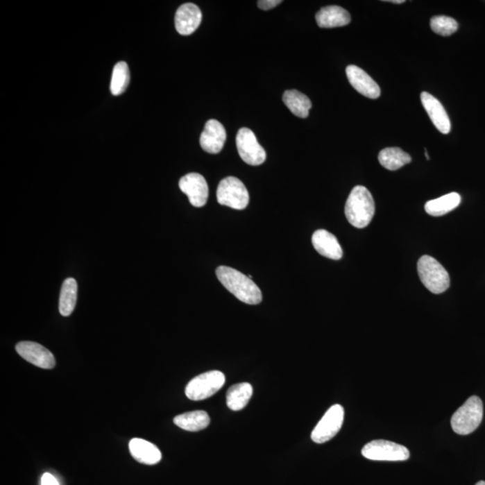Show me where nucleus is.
Instances as JSON below:
<instances>
[{
    "label": "nucleus",
    "instance_id": "obj_1",
    "mask_svg": "<svg viewBox=\"0 0 485 485\" xmlns=\"http://www.w3.org/2000/svg\"><path fill=\"white\" fill-rule=\"evenodd\" d=\"M216 275L222 285L240 301L248 305H258L262 300L261 289L248 276L233 268L221 266Z\"/></svg>",
    "mask_w": 485,
    "mask_h": 485
},
{
    "label": "nucleus",
    "instance_id": "obj_2",
    "mask_svg": "<svg viewBox=\"0 0 485 485\" xmlns=\"http://www.w3.org/2000/svg\"><path fill=\"white\" fill-rule=\"evenodd\" d=\"M375 214V203L370 191L364 186H356L350 192L346 204V216L350 225L364 228L370 225Z\"/></svg>",
    "mask_w": 485,
    "mask_h": 485
},
{
    "label": "nucleus",
    "instance_id": "obj_3",
    "mask_svg": "<svg viewBox=\"0 0 485 485\" xmlns=\"http://www.w3.org/2000/svg\"><path fill=\"white\" fill-rule=\"evenodd\" d=\"M483 402L477 395H473L459 407L451 418V427L459 435L474 432L483 420Z\"/></svg>",
    "mask_w": 485,
    "mask_h": 485
},
{
    "label": "nucleus",
    "instance_id": "obj_4",
    "mask_svg": "<svg viewBox=\"0 0 485 485\" xmlns=\"http://www.w3.org/2000/svg\"><path fill=\"white\" fill-rule=\"evenodd\" d=\"M417 269L420 282L429 291L441 294L450 288V278L448 271L432 256H422L418 262Z\"/></svg>",
    "mask_w": 485,
    "mask_h": 485
},
{
    "label": "nucleus",
    "instance_id": "obj_5",
    "mask_svg": "<svg viewBox=\"0 0 485 485\" xmlns=\"http://www.w3.org/2000/svg\"><path fill=\"white\" fill-rule=\"evenodd\" d=\"M225 375L221 371L205 372L195 377L188 383L185 395L192 401H203L212 398L225 385Z\"/></svg>",
    "mask_w": 485,
    "mask_h": 485
},
{
    "label": "nucleus",
    "instance_id": "obj_6",
    "mask_svg": "<svg viewBox=\"0 0 485 485\" xmlns=\"http://www.w3.org/2000/svg\"><path fill=\"white\" fill-rule=\"evenodd\" d=\"M216 199L221 205L235 210L246 209L249 203L248 191L239 178L228 176L219 182Z\"/></svg>",
    "mask_w": 485,
    "mask_h": 485
},
{
    "label": "nucleus",
    "instance_id": "obj_7",
    "mask_svg": "<svg viewBox=\"0 0 485 485\" xmlns=\"http://www.w3.org/2000/svg\"><path fill=\"white\" fill-rule=\"evenodd\" d=\"M361 454L365 459L374 461H405L410 457V451L407 447L384 439L366 444Z\"/></svg>",
    "mask_w": 485,
    "mask_h": 485
},
{
    "label": "nucleus",
    "instance_id": "obj_8",
    "mask_svg": "<svg viewBox=\"0 0 485 485\" xmlns=\"http://www.w3.org/2000/svg\"><path fill=\"white\" fill-rule=\"evenodd\" d=\"M344 409L340 405H332L317 423L311 433V439L317 444L331 441L343 426Z\"/></svg>",
    "mask_w": 485,
    "mask_h": 485
},
{
    "label": "nucleus",
    "instance_id": "obj_9",
    "mask_svg": "<svg viewBox=\"0 0 485 485\" xmlns=\"http://www.w3.org/2000/svg\"><path fill=\"white\" fill-rule=\"evenodd\" d=\"M236 143L240 158L250 166H260L266 160V152L259 144L255 133L248 128H242L239 130Z\"/></svg>",
    "mask_w": 485,
    "mask_h": 485
},
{
    "label": "nucleus",
    "instance_id": "obj_10",
    "mask_svg": "<svg viewBox=\"0 0 485 485\" xmlns=\"http://www.w3.org/2000/svg\"><path fill=\"white\" fill-rule=\"evenodd\" d=\"M179 188L187 195L192 205L196 208L203 207L208 201V184L200 173H191L182 176L179 181Z\"/></svg>",
    "mask_w": 485,
    "mask_h": 485
},
{
    "label": "nucleus",
    "instance_id": "obj_11",
    "mask_svg": "<svg viewBox=\"0 0 485 485\" xmlns=\"http://www.w3.org/2000/svg\"><path fill=\"white\" fill-rule=\"evenodd\" d=\"M16 350L24 359L36 367L51 370L56 365L53 353L35 341H20L17 344Z\"/></svg>",
    "mask_w": 485,
    "mask_h": 485
},
{
    "label": "nucleus",
    "instance_id": "obj_12",
    "mask_svg": "<svg viewBox=\"0 0 485 485\" xmlns=\"http://www.w3.org/2000/svg\"><path fill=\"white\" fill-rule=\"evenodd\" d=\"M227 139V133L219 121L212 119L207 121L201 133L200 144L207 153L218 154L222 151Z\"/></svg>",
    "mask_w": 485,
    "mask_h": 485
},
{
    "label": "nucleus",
    "instance_id": "obj_13",
    "mask_svg": "<svg viewBox=\"0 0 485 485\" xmlns=\"http://www.w3.org/2000/svg\"><path fill=\"white\" fill-rule=\"evenodd\" d=\"M346 75L350 84L362 96L371 99L380 96V87L368 73L355 65L347 67Z\"/></svg>",
    "mask_w": 485,
    "mask_h": 485
},
{
    "label": "nucleus",
    "instance_id": "obj_14",
    "mask_svg": "<svg viewBox=\"0 0 485 485\" xmlns=\"http://www.w3.org/2000/svg\"><path fill=\"white\" fill-rule=\"evenodd\" d=\"M203 14L193 3H186L178 9L176 14V29L181 35H190L200 26Z\"/></svg>",
    "mask_w": 485,
    "mask_h": 485
},
{
    "label": "nucleus",
    "instance_id": "obj_15",
    "mask_svg": "<svg viewBox=\"0 0 485 485\" xmlns=\"http://www.w3.org/2000/svg\"><path fill=\"white\" fill-rule=\"evenodd\" d=\"M420 100H422L423 108L426 110L427 114H429L435 127L441 133H450L451 130L450 117H448L446 110L441 105V103L428 92L420 94Z\"/></svg>",
    "mask_w": 485,
    "mask_h": 485
},
{
    "label": "nucleus",
    "instance_id": "obj_16",
    "mask_svg": "<svg viewBox=\"0 0 485 485\" xmlns=\"http://www.w3.org/2000/svg\"><path fill=\"white\" fill-rule=\"evenodd\" d=\"M312 244L320 255L332 260H340L343 257V249L337 237L325 230H316L313 234Z\"/></svg>",
    "mask_w": 485,
    "mask_h": 485
},
{
    "label": "nucleus",
    "instance_id": "obj_17",
    "mask_svg": "<svg viewBox=\"0 0 485 485\" xmlns=\"http://www.w3.org/2000/svg\"><path fill=\"white\" fill-rule=\"evenodd\" d=\"M129 448L131 456L136 461L149 466L160 462L161 451L151 442L135 438L130 441Z\"/></svg>",
    "mask_w": 485,
    "mask_h": 485
},
{
    "label": "nucleus",
    "instance_id": "obj_18",
    "mask_svg": "<svg viewBox=\"0 0 485 485\" xmlns=\"http://www.w3.org/2000/svg\"><path fill=\"white\" fill-rule=\"evenodd\" d=\"M316 20L321 28H334L347 26L352 18L346 9L338 6H328L317 12Z\"/></svg>",
    "mask_w": 485,
    "mask_h": 485
},
{
    "label": "nucleus",
    "instance_id": "obj_19",
    "mask_svg": "<svg viewBox=\"0 0 485 485\" xmlns=\"http://www.w3.org/2000/svg\"><path fill=\"white\" fill-rule=\"evenodd\" d=\"M173 423L185 431L200 432L209 426L210 419L205 411H194L176 416Z\"/></svg>",
    "mask_w": 485,
    "mask_h": 485
},
{
    "label": "nucleus",
    "instance_id": "obj_20",
    "mask_svg": "<svg viewBox=\"0 0 485 485\" xmlns=\"http://www.w3.org/2000/svg\"><path fill=\"white\" fill-rule=\"evenodd\" d=\"M253 395V386L249 383L232 386L227 393V405L232 411H241L248 405Z\"/></svg>",
    "mask_w": 485,
    "mask_h": 485
},
{
    "label": "nucleus",
    "instance_id": "obj_21",
    "mask_svg": "<svg viewBox=\"0 0 485 485\" xmlns=\"http://www.w3.org/2000/svg\"><path fill=\"white\" fill-rule=\"evenodd\" d=\"M78 298V283L73 278L64 280L60 291L59 310L63 316H69L75 309Z\"/></svg>",
    "mask_w": 485,
    "mask_h": 485
},
{
    "label": "nucleus",
    "instance_id": "obj_22",
    "mask_svg": "<svg viewBox=\"0 0 485 485\" xmlns=\"http://www.w3.org/2000/svg\"><path fill=\"white\" fill-rule=\"evenodd\" d=\"M283 102L293 114L300 118H307L312 108L310 99L298 90H287L283 94Z\"/></svg>",
    "mask_w": 485,
    "mask_h": 485
},
{
    "label": "nucleus",
    "instance_id": "obj_23",
    "mask_svg": "<svg viewBox=\"0 0 485 485\" xmlns=\"http://www.w3.org/2000/svg\"><path fill=\"white\" fill-rule=\"evenodd\" d=\"M461 203V196L457 193H451L438 199L428 201L425 204V210L429 215L441 216L452 212Z\"/></svg>",
    "mask_w": 485,
    "mask_h": 485
},
{
    "label": "nucleus",
    "instance_id": "obj_24",
    "mask_svg": "<svg viewBox=\"0 0 485 485\" xmlns=\"http://www.w3.org/2000/svg\"><path fill=\"white\" fill-rule=\"evenodd\" d=\"M378 161L387 170L395 171L411 163L410 155L399 148H386L380 151Z\"/></svg>",
    "mask_w": 485,
    "mask_h": 485
},
{
    "label": "nucleus",
    "instance_id": "obj_25",
    "mask_svg": "<svg viewBox=\"0 0 485 485\" xmlns=\"http://www.w3.org/2000/svg\"><path fill=\"white\" fill-rule=\"evenodd\" d=\"M130 79V69L128 64L120 62L116 64L112 71L111 80V92L114 96H120L125 92L129 85Z\"/></svg>",
    "mask_w": 485,
    "mask_h": 485
},
{
    "label": "nucleus",
    "instance_id": "obj_26",
    "mask_svg": "<svg viewBox=\"0 0 485 485\" xmlns=\"http://www.w3.org/2000/svg\"><path fill=\"white\" fill-rule=\"evenodd\" d=\"M431 27L437 35L450 36L459 29V24L452 17L438 16L432 18Z\"/></svg>",
    "mask_w": 485,
    "mask_h": 485
},
{
    "label": "nucleus",
    "instance_id": "obj_27",
    "mask_svg": "<svg viewBox=\"0 0 485 485\" xmlns=\"http://www.w3.org/2000/svg\"><path fill=\"white\" fill-rule=\"evenodd\" d=\"M280 3H282V0H260L257 2V6L262 10H270V9L276 8Z\"/></svg>",
    "mask_w": 485,
    "mask_h": 485
},
{
    "label": "nucleus",
    "instance_id": "obj_28",
    "mask_svg": "<svg viewBox=\"0 0 485 485\" xmlns=\"http://www.w3.org/2000/svg\"><path fill=\"white\" fill-rule=\"evenodd\" d=\"M42 485H60V484L53 475L45 473L42 477Z\"/></svg>",
    "mask_w": 485,
    "mask_h": 485
},
{
    "label": "nucleus",
    "instance_id": "obj_29",
    "mask_svg": "<svg viewBox=\"0 0 485 485\" xmlns=\"http://www.w3.org/2000/svg\"><path fill=\"white\" fill-rule=\"evenodd\" d=\"M387 2L393 3V4H402L405 0H387Z\"/></svg>",
    "mask_w": 485,
    "mask_h": 485
},
{
    "label": "nucleus",
    "instance_id": "obj_30",
    "mask_svg": "<svg viewBox=\"0 0 485 485\" xmlns=\"http://www.w3.org/2000/svg\"><path fill=\"white\" fill-rule=\"evenodd\" d=\"M475 485H485V482L484 481L478 482V483Z\"/></svg>",
    "mask_w": 485,
    "mask_h": 485
},
{
    "label": "nucleus",
    "instance_id": "obj_31",
    "mask_svg": "<svg viewBox=\"0 0 485 485\" xmlns=\"http://www.w3.org/2000/svg\"><path fill=\"white\" fill-rule=\"evenodd\" d=\"M425 155H426L427 160H429V155H428V152H427L426 149H425Z\"/></svg>",
    "mask_w": 485,
    "mask_h": 485
}]
</instances>
